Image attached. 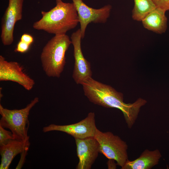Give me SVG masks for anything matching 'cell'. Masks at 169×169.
Masks as SVG:
<instances>
[{
	"mask_svg": "<svg viewBox=\"0 0 169 169\" xmlns=\"http://www.w3.org/2000/svg\"><path fill=\"white\" fill-rule=\"evenodd\" d=\"M82 85L85 95L91 102L105 108L120 110L129 128H131L135 123L141 107L147 102L146 100L139 98L133 103L126 104L123 102L122 93L92 77L87 79Z\"/></svg>",
	"mask_w": 169,
	"mask_h": 169,
	"instance_id": "6da1fadb",
	"label": "cell"
},
{
	"mask_svg": "<svg viewBox=\"0 0 169 169\" xmlns=\"http://www.w3.org/2000/svg\"><path fill=\"white\" fill-rule=\"evenodd\" d=\"M49 11H42V17L34 22L33 28L55 35L66 34L79 23L75 7L72 3L61 1Z\"/></svg>",
	"mask_w": 169,
	"mask_h": 169,
	"instance_id": "7a4b0ae2",
	"label": "cell"
},
{
	"mask_svg": "<svg viewBox=\"0 0 169 169\" xmlns=\"http://www.w3.org/2000/svg\"><path fill=\"white\" fill-rule=\"evenodd\" d=\"M71 41L66 34L56 35L44 47L40 55L42 66L49 77L59 78L66 63L65 54Z\"/></svg>",
	"mask_w": 169,
	"mask_h": 169,
	"instance_id": "3957f363",
	"label": "cell"
},
{
	"mask_svg": "<svg viewBox=\"0 0 169 169\" xmlns=\"http://www.w3.org/2000/svg\"><path fill=\"white\" fill-rule=\"evenodd\" d=\"M38 102L39 98L36 97L25 107L19 110L8 109L0 104V125L9 129L14 139L25 140L29 139L28 136L29 123L28 116L30 110Z\"/></svg>",
	"mask_w": 169,
	"mask_h": 169,
	"instance_id": "277c9868",
	"label": "cell"
},
{
	"mask_svg": "<svg viewBox=\"0 0 169 169\" xmlns=\"http://www.w3.org/2000/svg\"><path fill=\"white\" fill-rule=\"evenodd\" d=\"M94 137L99 143L100 153L122 167L128 160L126 142L111 132H103L97 128Z\"/></svg>",
	"mask_w": 169,
	"mask_h": 169,
	"instance_id": "5b68a950",
	"label": "cell"
},
{
	"mask_svg": "<svg viewBox=\"0 0 169 169\" xmlns=\"http://www.w3.org/2000/svg\"><path fill=\"white\" fill-rule=\"evenodd\" d=\"M72 1L77 11L82 39L84 37L85 30L89 23H105L110 16L112 9V6L110 4L95 9L87 5L82 0Z\"/></svg>",
	"mask_w": 169,
	"mask_h": 169,
	"instance_id": "8992f818",
	"label": "cell"
},
{
	"mask_svg": "<svg viewBox=\"0 0 169 169\" xmlns=\"http://www.w3.org/2000/svg\"><path fill=\"white\" fill-rule=\"evenodd\" d=\"M23 0H8V5L2 17L1 38L3 45L11 44L16 23L22 19Z\"/></svg>",
	"mask_w": 169,
	"mask_h": 169,
	"instance_id": "52a82bcc",
	"label": "cell"
},
{
	"mask_svg": "<svg viewBox=\"0 0 169 169\" xmlns=\"http://www.w3.org/2000/svg\"><path fill=\"white\" fill-rule=\"evenodd\" d=\"M94 112L88 113L84 119L75 123L64 125L54 124L44 127L43 131L46 132L52 131H58L66 133L74 138H84L94 137L97 127Z\"/></svg>",
	"mask_w": 169,
	"mask_h": 169,
	"instance_id": "ba28073f",
	"label": "cell"
},
{
	"mask_svg": "<svg viewBox=\"0 0 169 169\" xmlns=\"http://www.w3.org/2000/svg\"><path fill=\"white\" fill-rule=\"evenodd\" d=\"M70 39L73 46L74 59L72 77L76 84H82L87 79L92 77V72L90 63L85 58L82 51L80 28L72 33Z\"/></svg>",
	"mask_w": 169,
	"mask_h": 169,
	"instance_id": "9c48e42d",
	"label": "cell"
},
{
	"mask_svg": "<svg viewBox=\"0 0 169 169\" xmlns=\"http://www.w3.org/2000/svg\"><path fill=\"white\" fill-rule=\"evenodd\" d=\"M23 69L18 62L8 61L3 56L0 55V81L17 83L29 91L33 89L35 82L23 71Z\"/></svg>",
	"mask_w": 169,
	"mask_h": 169,
	"instance_id": "30bf717a",
	"label": "cell"
},
{
	"mask_svg": "<svg viewBox=\"0 0 169 169\" xmlns=\"http://www.w3.org/2000/svg\"><path fill=\"white\" fill-rule=\"evenodd\" d=\"M74 139L79 161L76 169H91L100 153L98 142L94 137Z\"/></svg>",
	"mask_w": 169,
	"mask_h": 169,
	"instance_id": "8fae6325",
	"label": "cell"
},
{
	"mask_svg": "<svg viewBox=\"0 0 169 169\" xmlns=\"http://www.w3.org/2000/svg\"><path fill=\"white\" fill-rule=\"evenodd\" d=\"M30 144L29 139L25 140L13 139L6 144L0 146L1 156L0 169H8L15 157L29 149Z\"/></svg>",
	"mask_w": 169,
	"mask_h": 169,
	"instance_id": "7c38bea8",
	"label": "cell"
},
{
	"mask_svg": "<svg viewBox=\"0 0 169 169\" xmlns=\"http://www.w3.org/2000/svg\"><path fill=\"white\" fill-rule=\"evenodd\" d=\"M161 157L158 150L150 151L146 149L135 160L130 161L128 159L121 169H150L158 163Z\"/></svg>",
	"mask_w": 169,
	"mask_h": 169,
	"instance_id": "4fadbf2b",
	"label": "cell"
},
{
	"mask_svg": "<svg viewBox=\"0 0 169 169\" xmlns=\"http://www.w3.org/2000/svg\"><path fill=\"white\" fill-rule=\"evenodd\" d=\"M166 11L156 7L149 13L141 21L146 29L158 34L164 33L167 28Z\"/></svg>",
	"mask_w": 169,
	"mask_h": 169,
	"instance_id": "5bb4252c",
	"label": "cell"
},
{
	"mask_svg": "<svg viewBox=\"0 0 169 169\" xmlns=\"http://www.w3.org/2000/svg\"><path fill=\"white\" fill-rule=\"evenodd\" d=\"M132 17L135 20L141 21L151 11L156 8L152 0H134Z\"/></svg>",
	"mask_w": 169,
	"mask_h": 169,
	"instance_id": "9a60e30c",
	"label": "cell"
},
{
	"mask_svg": "<svg viewBox=\"0 0 169 169\" xmlns=\"http://www.w3.org/2000/svg\"><path fill=\"white\" fill-rule=\"evenodd\" d=\"M14 139L12 132L7 131L0 125V146L4 145Z\"/></svg>",
	"mask_w": 169,
	"mask_h": 169,
	"instance_id": "2e32d148",
	"label": "cell"
},
{
	"mask_svg": "<svg viewBox=\"0 0 169 169\" xmlns=\"http://www.w3.org/2000/svg\"><path fill=\"white\" fill-rule=\"evenodd\" d=\"M156 7L165 11L169 10V0H152Z\"/></svg>",
	"mask_w": 169,
	"mask_h": 169,
	"instance_id": "e0dca14e",
	"label": "cell"
},
{
	"mask_svg": "<svg viewBox=\"0 0 169 169\" xmlns=\"http://www.w3.org/2000/svg\"><path fill=\"white\" fill-rule=\"evenodd\" d=\"M30 45L21 40L18 43L14 51L21 53L26 52L29 49Z\"/></svg>",
	"mask_w": 169,
	"mask_h": 169,
	"instance_id": "ac0fdd59",
	"label": "cell"
},
{
	"mask_svg": "<svg viewBox=\"0 0 169 169\" xmlns=\"http://www.w3.org/2000/svg\"><path fill=\"white\" fill-rule=\"evenodd\" d=\"M20 40L30 45L33 41V38L30 34L24 33L22 36Z\"/></svg>",
	"mask_w": 169,
	"mask_h": 169,
	"instance_id": "d6986e66",
	"label": "cell"
},
{
	"mask_svg": "<svg viewBox=\"0 0 169 169\" xmlns=\"http://www.w3.org/2000/svg\"><path fill=\"white\" fill-rule=\"evenodd\" d=\"M28 150V149H27L25 150L21 154V159L16 169H20L22 168L24 163L25 156L26 155V154Z\"/></svg>",
	"mask_w": 169,
	"mask_h": 169,
	"instance_id": "ffe728a7",
	"label": "cell"
},
{
	"mask_svg": "<svg viewBox=\"0 0 169 169\" xmlns=\"http://www.w3.org/2000/svg\"><path fill=\"white\" fill-rule=\"evenodd\" d=\"M61 1H62V0H56V3H58Z\"/></svg>",
	"mask_w": 169,
	"mask_h": 169,
	"instance_id": "44dd1931",
	"label": "cell"
}]
</instances>
